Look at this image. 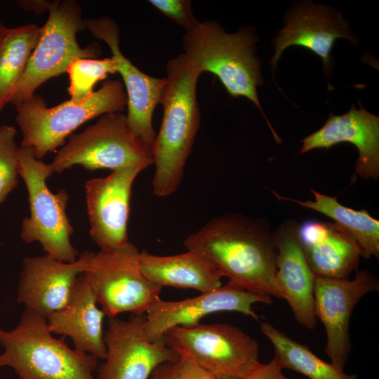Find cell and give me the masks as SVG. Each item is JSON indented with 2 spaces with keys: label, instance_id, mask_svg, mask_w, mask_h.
<instances>
[{
  "label": "cell",
  "instance_id": "6da1fadb",
  "mask_svg": "<svg viewBox=\"0 0 379 379\" xmlns=\"http://www.w3.org/2000/svg\"><path fill=\"white\" fill-rule=\"evenodd\" d=\"M183 244L208 258L228 279L226 285L281 298L273 233L257 220L236 213L218 216L188 235Z\"/></svg>",
  "mask_w": 379,
  "mask_h": 379
},
{
  "label": "cell",
  "instance_id": "7a4b0ae2",
  "mask_svg": "<svg viewBox=\"0 0 379 379\" xmlns=\"http://www.w3.org/2000/svg\"><path fill=\"white\" fill-rule=\"evenodd\" d=\"M166 86L161 104L164 114L152 156L155 166L152 192L166 197L176 192L200 126L197 84L201 72L183 53L166 66Z\"/></svg>",
  "mask_w": 379,
  "mask_h": 379
},
{
  "label": "cell",
  "instance_id": "3957f363",
  "mask_svg": "<svg viewBox=\"0 0 379 379\" xmlns=\"http://www.w3.org/2000/svg\"><path fill=\"white\" fill-rule=\"evenodd\" d=\"M65 338H55L45 317L25 309L13 328H0V368L20 379H95L98 359L71 349Z\"/></svg>",
  "mask_w": 379,
  "mask_h": 379
},
{
  "label": "cell",
  "instance_id": "277c9868",
  "mask_svg": "<svg viewBox=\"0 0 379 379\" xmlns=\"http://www.w3.org/2000/svg\"><path fill=\"white\" fill-rule=\"evenodd\" d=\"M256 41V36L247 28L229 34L215 21H199L184 34L183 54L201 74L215 75L231 96H243L253 102L278 140L257 95V87L262 81L260 62L255 53Z\"/></svg>",
  "mask_w": 379,
  "mask_h": 379
},
{
  "label": "cell",
  "instance_id": "5b68a950",
  "mask_svg": "<svg viewBox=\"0 0 379 379\" xmlns=\"http://www.w3.org/2000/svg\"><path fill=\"white\" fill-rule=\"evenodd\" d=\"M127 106V97L119 79L104 82L98 91L79 102L67 100L47 107L39 95L15 106L16 123L22 135L21 146L30 148L41 159L64 144L65 139L85 122Z\"/></svg>",
  "mask_w": 379,
  "mask_h": 379
},
{
  "label": "cell",
  "instance_id": "8992f818",
  "mask_svg": "<svg viewBox=\"0 0 379 379\" xmlns=\"http://www.w3.org/2000/svg\"><path fill=\"white\" fill-rule=\"evenodd\" d=\"M48 11L39 40L10 101L15 107L32 98L46 81L66 72L76 59L95 58L101 54L97 43L84 48L78 44L77 33L86 29L82 9L77 1H51Z\"/></svg>",
  "mask_w": 379,
  "mask_h": 379
},
{
  "label": "cell",
  "instance_id": "52a82bcc",
  "mask_svg": "<svg viewBox=\"0 0 379 379\" xmlns=\"http://www.w3.org/2000/svg\"><path fill=\"white\" fill-rule=\"evenodd\" d=\"M18 172L29 196V217L24 218L20 238L26 244L39 242L45 255L65 262H74L79 254L70 237L73 227L66 213L69 199L62 189L53 193L46 180L54 173L51 164L36 159L32 150L18 147Z\"/></svg>",
  "mask_w": 379,
  "mask_h": 379
},
{
  "label": "cell",
  "instance_id": "ba28073f",
  "mask_svg": "<svg viewBox=\"0 0 379 379\" xmlns=\"http://www.w3.org/2000/svg\"><path fill=\"white\" fill-rule=\"evenodd\" d=\"M152 152L131 131L121 112L104 114L79 133H72L51 164L60 173L74 165L89 171L153 164Z\"/></svg>",
  "mask_w": 379,
  "mask_h": 379
},
{
  "label": "cell",
  "instance_id": "9c48e42d",
  "mask_svg": "<svg viewBox=\"0 0 379 379\" xmlns=\"http://www.w3.org/2000/svg\"><path fill=\"white\" fill-rule=\"evenodd\" d=\"M101 310L108 318L123 312L145 314L160 298L162 287L149 280L140 264V251L131 242L94 253L85 272Z\"/></svg>",
  "mask_w": 379,
  "mask_h": 379
},
{
  "label": "cell",
  "instance_id": "30bf717a",
  "mask_svg": "<svg viewBox=\"0 0 379 379\" xmlns=\"http://www.w3.org/2000/svg\"><path fill=\"white\" fill-rule=\"evenodd\" d=\"M167 345L179 355L192 358L215 379H237L259 361V345L229 324L175 326L164 334Z\"/></svg>",
  "mask_w": 379,
  "mask_h": 379
},
{
  "label": "cell",
  "instance_id": "8fae6325",
  "mask_svg": "<svg viewBox=\"0 0 379 379\" xmlns=\"http://www.w3.org/2000/svg\"><path fill=\"white\" fill-rule=\"evenodd\" d=\"M145 322V314H132L127 320L109 318L104 332L106 356L96 379H150L159 366L180 359L164 337L147 338Z\"/></svg>",
  "mask_w": 379,
  "mask_h": 379
},
{
  "label": "cell",
  "instance_id": "7c38bea8",
  "mask_svg": "<svg viewBox=\"0 0 379 379\" xmlns=\"http://www.w3.org/2000/svg\"><path fill=\"white\" fill-rule=\"evenodd\" d=\"M378 289V279L365 269L357 270L353 279L315 275L314 305L316 318L326 331L324 352L340 370L344 371L352 348L350 321L352 312L364 296Z\"/></svg>",
  "mask_w": 379,
  "mask_h": 379
},
{
  "label": "cell",
  "instance_id": "4fadbf2b",
  "mask_svg": "<svg viewBox=\"0 0 379 379\" xmlns=\"http://www.w3.org/2000/svg\"><path fill=\"white\" fill-rule=\"evenodd\" d=\"M84 23L85 29L105 42L110 49L126 93L128 125L134 135L152 152L157 135L152 117L155 107L161 104L166 78L146 74L123 55L119 48V27L112 19H85Z\"/></svg>",
  "mask_w": 379,
  "mask_h": 379
},
{
  "label": "cell",
  "instance_id": "5bb4252c",
  "mask_svg": "<svg viewBox=\"0 0 379 379\" xmlns=\"http://www.w3.org/2000/svg\"><path fill=\"white\" fill-rule=\"evenodd\" d=\"M145 168L142 165L125 167L86 182L89 233L100 250L114 249L129 241L127 227L132 186Z\"/></svg>",
  "mask_w": 379,
  "mask_h": 379
},
{
  "label": "cell",
  "instance_id": "9a60e30c",
  "mask_svg": "<svg viewBox=\"0 0 379 379\" xmlns=\"http://www.w3.org/2000/svg\"><path fill=\"white\" fill-rule=\"evenodd\" d=\"M270 304L272 299L227 285L199 295L178 301L156 299L145 314V333L150 340L164 337L171 328L193 327L199 324L201 319L218 312H238L255 319L258 317L253 310L255 303Z\"/></svg>",
  "mask_w": 379,
  "mask_h": 379
},
{
  "label": "cell",
  "instance_id": "2e32d148",
  "mask_svg": "<svg viewBox=\"0 0 379 379\" xmlns=\"http://www.w3.org/2000/svg\"><path fill=\"white\" fill-rule=\"evenodd\" d=\"M93 254L85 251L72 262L46 255L25 258L18 280V302L46 319L66 304L77 277L87 271Z\"/></svg>",
  "mask_w": 379,
  "mask_h": 379
},
{
  "label": "cell",
  "instance_id": "e0dca14e",
  "mask_svg": "<svg viewBox=\"0 0 379 379\" xmlns=\"http://www.w3.org/2000/svg\"><path fill=\"white\" fill-rule=\"evenodd\" d=\"M298 228L295 221L287 220L273 233L277 249L276 281L281 298L287 301L295 320L301 326L313 329L317 324L315 274L302 251Z\"/></svg>",
  "mask_w": 379,
  "mask_h": 379
},
{
  "label": "cell",
  "instance_id": "ac0fdd59",
  "mask_svg": "<svg viewBox=\"0 0 379 379\" xmlns=\"http://www.w3.org/2000/svg\"><path fill=\"white\" fill-rule=\"evenodd\" d=\"M358 102L359 109L352 105L344 114H330L319 130L302 140L300 153L350 142L359 152L355 175L376 180L379 177V117L366 111Z\"/></svg>",
  "mask_w": 379,
  "mask_h": 379
},
{
  "label": "cell",
  "instance_id": "d6986e66",
  "mask_svg": "<svg viewBox=\"0 0 379 379\" xmlns=\"http://www.w3.org/2000/svg\"><path fill=\"white\" fill-rule=\"evenodd\" d=\"M340 38L354 42L341 15L326 6L307 3L293 9L286 17V26L274 40V54L271 64L274 70L282 52L291 46H299L321 57L324 69L331 65V51Z\"/></svg>",
  "mask_w": 379,
  "mask_h": 379
},
{
  "label": "cell",
  "instance_id": "ffe728a7",
  "mask_svg": "<svg viewBox=\"0 0 379 379\" xmlns=\"http://www.w3.org/2000/svg\"><path fill=\"white\" fill-rule=\"evenodd\" d=\"M98 304L88 277L84 272L77 277L66 304L48 316L46 321L51 333L70 338L75 350L104 360L105 314Z\"/></svg>",
  "mask_w": 379,
  "mask_h": 379
},
{
  "label": "cell",
  "instance_id": "44dd1931",
  "mask_svg": "<svg viewBox=\"0 0 379 379\" xmlns=\"http://www.w3.org/2000/svg\"><path fill=\"white\" fill-rule=\"evenodd\" d=\"M298 235L315 275L345 279L357 267L360 250L352 237L335 222L309 220L299 226Z\"/></svg>",
  "mask_w": 379,
  "mask_h": 379
},
{
  "label": "cell",
  "instance_id": "7402d4cb",
  "mask_svg": "<svg viewBox=\"0 0 379 379\" xmlns=\"http://www.w3.org/2000/svg\"><path fill=\"white\" fill-rule=\"evenodd\" d=\"M141 268L146 277L163 286L193 288L201 293L222 286L220 271L206 255L194 251L173 255L140 251Z\"/></svg>",
  "mask_w": 379,
  "mask_h": 379
},
{
  "label": "cell",
  "instance_id": "603a6c76",
  "mask_svg": "<svg viewBox=\"0 0 379 379\" xmlns=\"http://www.w3.org/2000/svg\"><path fill=\"white\" fill-rule=\"evenodd\" d=\"M314 201H300L274 195L300 206L316 211L331 219L344 229L357 243L361 256L365 258H379V220L366 211H356L339 203L337 196L331 197L311 190Z\"/></svg>",
  "mask_w": 379,
  "mask_h": 379
},
{
  "label": "cell",
  "instance_id": "cb8c5ba5",
  "mask_svg": "<svg viewBox=\"0 0 379 379\" xmlns=\"http://www.w3.org/2000/svg\"><path fill=\"white\" fill-rule=\"evenodd\" d=\"M41 33L33 23L7 28L0 46V112L10 103Z\"/></svg>",
  "mask_w": 379,
  "mask_h": 379
},
{
  "label": "cell",
  "instance_id": "d4e9b609",
  "mask_svg": "<svg viewBox=\"0 0 379 379\" xmlns=\"http://www.w3.org/2000/svg\"><path fill=\"white\" fill-rule=\"evenodd\" d=\"M260 331L272 343L274 357L283 369L295 371L309 379H358L356 375L347 374L332 363L322 360L307 346L292 339L270 323H262Z\"/></svg>",
  "mask_w": 379,
  "mask_h": 379
},
{
  "label": "cell",
  "instance_id": "484cf974",
  "mask_svg": "<svg viewBox=\"0 0 379 379\" xmlns=\"http://www.w3.org/2000/svg\"><path fill=\"white\" fill-rule=\"evenodd\" d=\"M69 78L68 92L70 100L79 102L91 96L95 84L106 79L108 74L117 72L115 60L78 58L74 60L66 72Z\"/></svg>",
  "mask_w": 379,
  "mask_h": 379
},
{
  "label": "cell",
  "instance_id": "4316f807",
  "mask_svg": "<svg viewBox=\"0 0 379 379\" xmlns=\"http://www.w3.org/2000/svg\"><path fill=\"white\" fill-rule=\"evenodd\" d=\"M16 129L13 126H0V204L18 185V147Z\"/></svg>",
  "mask_w": 379,
  "mask_h": 379
},
{
  "label": "cell",
  "instance_id": "83f0119b",
  "mask_svg": "<svg viewBox=\"0 0 379 379\" xmlns=\"http://www.w3.org/2000/svg\"><path fill=\"white\" fill-rule=\"evenodd\" d=\"M149 3L185 31L199 22L189 0H149Z\"/></svg>",
  "mask_w": 379,
  "mask_h": 379
},
{
  "label": "cell",
  "instance_id": "f1b7e54d",
  "mask_svg": "<svg viewBox=\"0 0 379 379\" xmlns=\"http://www.w3.org/2000/svg\"><path fill=\"white\" fill-rule=\"evenodd\" d=\"M283 370L278 360L274 357L267 364L260 362L237 379H290L284 374Z\"/></svg>",
  "mask_w": 379,
  "mask_h": 379
},
{
  "label": "cell",
  "instance_id": "f546056e",
  "mask_svg": "<svg viewBox=\"0 0 379 379\" xmlns=\"http://www.w3.org/2000/svg\"><path fill=\"white\" fill-rule=\"evenodd\" d=\"M180 357L177 379H215L190 356L182 354Z\"/></svg>",
  "mask_w": 379,
  "mask_h": 379
},
{
  "label": "cell",
  "instance_id": "4dcf8cb0",
  "mask_svg": "<svg viewBox=\"0 0 379 379\" xmlns=\"http://www.w3.org/2000/svg\"><path fill=\"white\" fill-rule=\"evenodd\" d=\"M178 361L161 364L153 371L150 379H177Z\"/></svg>",
  "mask_w": 379,
  "mask_h": 379
},
{
  "label": "cell",
  "instance_id": "1f68e13d",
  "mask_svg": "<svg viewBox=\"0 0 379 379\" xmlns=\"http://www.w3.org/2000/svg\"><path fill=\"white\" fill-rule=\"evenodd\" d=\"M19 6L25 11H32L34 13L41 14L48 10L49 1L26 0L18 1Z\"/></svg>",
  "mask_w": 379,
  "mask_h": 379
},
{
  "label": "cell",
  "instance_id": "d6a6232c",
  "mask_svg": "<svg viewBox=\"0 0 379 379\" xmlns=\"http://www.w3.org/2000/svg\"><path fill=\"white\" fill-rule=\"evenodd\" d=\"M8 27H6L1 21H0V46L4 34L6 32Z\"/></svg>",
  "mask_w": 379,
  "mask_h": 379
}]
</instances>
